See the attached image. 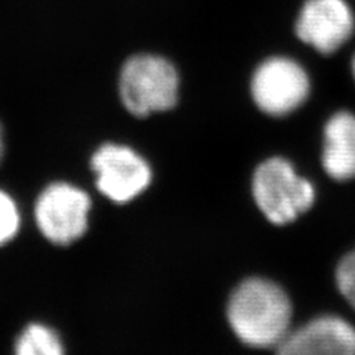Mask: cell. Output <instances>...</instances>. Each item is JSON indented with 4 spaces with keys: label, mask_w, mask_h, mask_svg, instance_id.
Here are the masks:
<instances>
[{
    "label": "cell",
    "mask_w": 355,
    "mask_h": 355,
    "mask_svg": "<svg viewBox=\"0 0 355 355\" xmlns=\"http://www.w3.org/2000/svg\"><path fill=\"white\" fill-rule=\"evenodd\" d=\"M227 315L243 343L253 348H275L291 330L292 304L279 284L254 277L232 292Z\"/></svg>",
    "instance_id": "cell-1"
},
{
    "label": "cell",
    "mask_w": 355,
    "mask_h": 355,
    "mask_svg": "<svg viewBox=\"0 0 355 355\" xmlns=\"http://www.w3.org/2000/svg\"><path fill=\"white\" fill-rule=\"evenodd\" d=\"M180 76L175 65L157 55H135L120 73V96L133 116L146 117L175 107Z\"/></svg>",
    "instance_id": "cell-2"
},
{
    "label": "cell",
    "mask_w": 355,
    "mask_h": 355,
    "mask_svg": "<svg viewBox=\"0 0 355 355\" xmlns=\"http://www.w3.org/2000/svg\"><path fill=\"white\" fill-rule=\"evenodd\" d=\"M253 197L275 225H286L305 214L315 200L314 187L282 157L268 159L253 175Z\"/></svg>",
    "instance_id": "cell-3"
},
{
    "label": "cell",
    "mask_w": 355,
    "mask_h": 355,
    "mask_svg": "<svg viewBox=\"0 0 355 355\" xmlns=\"http://www.w3.org/2000/svg\"><path fill=\"white\" fill-rule=\"evenodd\" d=\"M250 91L254 104L265 114L283 117L306 101L309 77L296 61L272 57L254 70Z\"/></svg>",
    "instance_id": "cell-4"
},
{
    "label": "cell",
    "mask_w": 355,
    "mask_h": 355,
    "mask_svg": "<svg viewBox=\"0 0 355 355\" xmlns=\"http://www.w3.org/2000/svg\"><path fill=\"white\" fill-rule=\"evenodd\" d=\"M89 210L91 198L85 191L70 184L57 182L39 196L35 215L44 237L67 246L86 232Z\"/></svg>",
    "instance_id": "cell-5"
},
{
    "label": "cell",
    "mask_w": 355,
    "mask_h": 355,
    "mask_svg": "<svg viewBox=\"0 0 355 355\" xmlns=\"http://www.w3.org/2000/svg\"><path fill=\"white\" fill-rule=\"evenodd\" d=\"M96 185L116 203H126L139 196L151 181L148 163L138 153L117 144H105L92 157Z\"/></svg>",
    "instance_id": "cell-6"
},
{
    "label": "cell",
    "mask_w": 355,
    "mask_h": 355,
    "mask_svg": "<svg viewBox=\"0 0 355 355\" xmlns=\"http://www.w3.org/2000/svg\"><path fill=\"white\" fill-rule=\"evenodd\" d=\"M355 21L345 0H306L296 19V35L317 52H336L352 36Z\"/></svg>",
    "instance_id": "cell-7"
},
{
    "label": "cell",
    "mask_w": 355,
    "mask_h": 355,
    "mask_svg": "<svg viewBox=\"0 0 355 355\" xmlns=\"http://www.w3.org/2000/svg\"><path fill=\"white\" fill-rule=\"evenodd\" d=\"M275 355H355V327L336 315H321L288 330Z\"/></svg>",
    "instance_id": "cell-8"
},
{
    "label": "cell",
    "mask_w": 355,
    "mask_h": 355,
    "mask_svg": "<svg viewBox=\"0 0 355 355\" xmlns=\"http://www.w3.org/2000/svg\"><path fill=\"white\" fill-rule=\"evenodd\" d=\"M323 166L336 181L355 178V116L347 111L331 116L324 128Z\"/></svg>",
    "instance_id": "cell-9"
},
{
    "label": "cell",
    "mask_w": 355,
    "mask_h": 355,
    "mask_svg": "<svg viewBox=\"0 0 355 355\" xmlns=\"http://www.w3.org/2000/svg\"><path fill=\"white\" fill-rule=\"evenodd\" d=\"M15 355H64L60 336L43 324H30L17 340Z\"/></svg>",
    "instance_id": "cell-10"
},
{
    "label": "cell",
    "mask_w": 355,
    "mask_h": 355,
    "mask_svg": "<svg viewBox=\"0 0 355 355\" xmlns=\"http://www.w3.org/2000/svg\"><path fill=\"white\" fill-rule=\"evenodd\" d=\"M19 222V210L14 198L0 190V246H3L17 236Z\"/></svg>",
    "instance_id": "cell-11"
},
{
    "label": "cell",
    "mask_w": 355,
    "mask_h": 355,
    "mask_svg": "<svg viewBox=\"0 0 355 355\" xmlns=\"http://www.w3.org/2000/svg\"><path fill=\"white\" fill-rule=\"evenodd\" d=\"M336 284L342 296L355 309V250L340 259L336 268Z\"/></svg>",
    "instance_id": "cell-12"
},
{
    "label": "cell",
    "mask_w": 355,
    "mask_h": 355,
    "mask_svg": "<svg viewBox=\"0 0 355 355\" xmlns=\"http://www.w3.org/2000/svg\"><path fill=\"white\" fill-rule=\"evenodd\" d=\"M3 155V133H2V128H0V160H2Z\"/></svg>",
    "instance_id": "cell-13"
},
{
    "label": "cell",
    "mask_w": 355,
    "mask_h": 355,
    "mask_svg": "<svg viewBox=\"0 0 355 355\" xmlns=\"http://www.w3.org/2000/svg\"><path fill=\"white\" fill-rule=\"evenodd\" d=\"M352 74H354V79H355V55H354V60H352Z\"/></svg>",
    "instance_id": "cell-14"
}]
</instances>
